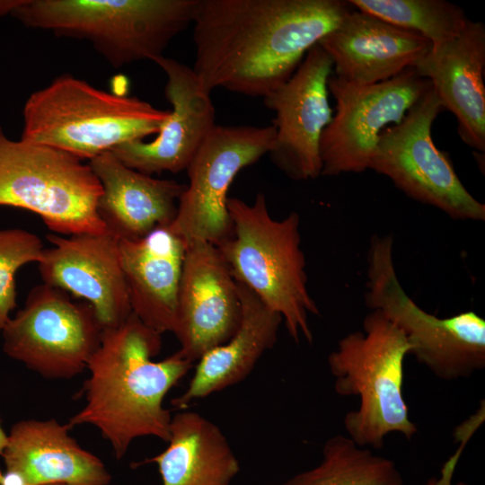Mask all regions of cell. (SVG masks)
<instances>
[{
	"label": "cell",
	"mask_w": 485,
	"mask_h": 485,
	"mask_svg": "<svg viewBox=\"0 0 485 485\" xmlns=\"http://www.w3.org/2000/svg\"><path fill=\"white\" fill-rule=\"evenodd\" d=\"M341 0H200L192 69L203 86L266 97L351 10Z\"/></svg>",
	"instance_id": "cell-1"
},
{
	"label": "cell",
	"mask_w": 485,
	"mask_h": 485,
	"mask_svg": "<svg viewBox=\"0 0 485 485\" xmlns=\"http://www.w3.org/2000/svg\"><path fill=\"white\" fill-rule=\"evenodd\" d=\"M161 335L131 313L119 325L103 329L100 345L87 363L85 403L66 424L70 428H98L118 460L138 437L169 439L172 416L163 400L193 362L179 350L153 360L162 348Z\"/></svg>",
	"instance_id": "cell-2"
},
{
	"label": "cell",
	"mask_w": 485,
	"mask_h": 485,
	"mask_svg": "<svg viewBox=\"0 0 485 485\" xmlns=\"http://www.w3.org/2000/svg\"><path fill=\"white\" fill-rule=\"evenodd\" d=\"M227 208L232 234L216 246L234 278L281 315L295 343L311 344L309 315L320 311L307 288L298 214L274 219L262 193L251 204L229 198Z\"/></svg>",
	"instance_id": "cell-3"
},
{
	"label": "cell",
	"mask_w": 485,
	"mask_h": 485,
	"mask_svg": "<svg viewBox=\"0 0 485 485\" xmlns=\"http://www.w3.org/2000/svg\"><path fill=\"white\" fill-rule=\"evenodd\" d=\"M169 114L137 96L109 93L62 74L26 100L21 138L90 161L157 134Z\"/></svg>",
	"instance_id": "cell-4"
},
{
	"label": "cell",
	"mask_w": 485,
	"mask_h": 485,
	"mask_svg": "<svg viewBox=\"0 0 485 485\" xmlns=\"http://www.w3.org/2000/svg\"><path fill=\"white\" fill-rule=\"evenodd\" d=\"M200 0H23L12 16L25 27L84 40L114 68L163 56L192 24Z\"/></svg>",
	"instance_id": "cell-5"
},
{
	"label": "cell",
	"mask_w": 485,
	"mask_h": 485,
	"mask_svg": "<svg viewBox=\"0 0 485 485\" xmlns=\"http://www.w3.org/2000/svg\"><path fill=\"white\" fill-rule=\"evenodd\" d=\"M411 350L404 333L382 312L372 310L363 331L341 338L330 353L336 393L359 399L358 408L343 419L348 436L359 446L381 449L391 433L410 440L418 432L403 395L404 361Z\"/></svg>",
	"instance_id": "cell-6"
},
{
	"label": "cell",
	"mask_w": 485,
	"mask_h": 485,
	"mask_svg": "<svg viewBox=\"0 0 485 485\" xmlns=\"http://www.w3.org/2000/svg\"><path fill=\"white\" fill-rule=\"evenodd\" d=\"M89 163L63 150L9 138L0 126V206L38 215L57 234L109 233Z\"/></svg>",
	"instance_id": "cell-7"
},
{
	"label": "cell",
	"mask_w": 485,
	"mask_h": 485,
	"mask_svg": "<svg viewBox=\"0 0 485 485\" xmlns=\"http://www.w3.org/2000/svg\"><path fill=\"white\" fill-rule=\"evenodd\" d=\"M392 235H373L367 257L366 304L405 335L411 354L444 381L468 378L485 367V320L474 311L440 318L420 308L401 285Z\"/></svg>",
	"instance_id": "cell-8"
},
{
	"label": "cell",
	"mask_w": 485,
	"mask_h": 485,
	"mask_svg": "<svg viewBox=\"0 0 485 485\" xmlns=\"http://www.w3.org/2000/svg\"><path fill=\"white\" fill-rule=\"evenodd\" d=\"M443 110L431 85L401 122L381 132L369 169L454 220L484 221L485 205L465 189L448 155L434 144L432 125Z\"/></svg>",
	"instance_id": "cell-9"
},
{
	"label": "cell",
	"mask_w": 485,
	"mask_h": 485,
	"mask_svg": "<svg viewBox=\"0 0 485 485\" xmlns=\"http://www.w3.org/2000/svg\"><path fill=\"white\" fill-rule=\"evenodd\" d=\"M3 349L47 379H71L86 369L103 328L86 302L45 283L3 328Z\"/></svg>",
	"instance_id": "cell-10"
},
{
	"label": "cell",
	"mask_w": 485,
	"mask_h": 485,
	"mask_svg": "<svg viewBox=\"0 0 485 485\" xmlns=\"http://www.w3.org/2000/svg\"><path fill=\"white\" fill-rule=\"evenodd\" d=\"M275 136L273 125L214 128L186 169L189 183L170 225L186 246L194 242L217 245L232 234L230 186L241 170L269 154Z\"/></svg>",
	"instance_id": "cell-11"
},
{
	"label": "cell",
	"mask_w": 485,
	"mask_h": 485,
	"mask_svg": "<svg viewBox=\"0 0 485 485\" xmlns=\"http://www.w3.org/2000/svg\"><path fill=\"white\" fill-rule=\"evenodd\" d=\"M430 87L413 67L370 85L350 84L331 75L328 91L336 111L321 137V176L369 169L381 132L401 122Z\"/></svg>",
	"instance_id": "cell-12"
},
{
	"label": "cell",
	"mask_w": 485,
	"mask_h": 485,
	"mask_svg": "<svg viewBox=\"0 0 485 485\" xmlns=\"http://www.w3.org/2000/svg\"><path fill=\"white\" fill-rule=\"evenodd\" d=\"M332 68L330 57L317 43L293 75L264 97L265 105L275 112L276 136L269 154L294 180L321 176V137L333 116L328 99Z\"/></svg>",
	"instance_id": "cell-13"
},
{
	"label": "cell",
	"mask_w": 485,
	"mask_h": 485,
	"mask_svg": "<svg viewBox=\"0 0 485 485\" xmlns=\"http://www.w3.org/2000/svg\"><path fill=\"white\" fill-rule=\"evenodd\" d=\"M241 319L238 287L217 247L207 242L186 246L173 332L179 351L198 360L226 342Z\"/></svg>",
	"instance_id": "cell-14"
},
{
	"label": "cell",
	"mask_w": 485,
	"mask_h": 485,
	"mask_svg": "<svg viewBox=\"0 0 485 485\" xmlns=\"http://www.w3.org/2000/svg\"><path fill=\"white\" fill-rule=\"evenodd\" d=\"M153 62L166 75L164 93L172 109L153 141H132L110 151L128 167L152 176L186 170L216 126L210 92L194 70L164 56Z\"/></svg>",
	"instance_id": "cell-15"
},
{
	"label": "cell",
	"mask_w": 485,
	"mask_h": 485,
	"mask_svg": "<svg viewBox=\"0 0 485 485\" xmlns=\"http://www.w3.org/2000/svg\"><path fill=\"white\" fill-rule=\"evenodd\" d=\"M47 239L52 246L38 262L43 283L88 303L103 329L126 321L132 312L119 240L110 233L51 234Z\"/></svg>",
	"instance_id": "cell-16"
},
{
	"label": "cell",
	"mask_w": 485,
	"mask_h": 485,
	"mask_svg": "<svg viewBox=\"0 0 485 485\" xmlns=\"http://www.w3.org/2000/svg\"><path fill=\"white\" fill-rule=\"evenodd\" d=\"M319 45L332 62L334 76L356 85L398 75L432 47L422 36L357 9L348 11Z\"/></svg>",
	"instance_id": "cell-17"
},
{
	"label": "cell",
	"mask_w": 485,
	"mask_h": 485,
	"mask_svg": "<svg viewBox=\"0 0 485 485\" xmlns=\"http://www.w3.org/2000/svg\"><path fill=\"white\" fill-rule=\"evenodd\" d=\"M412 67L431 83L444 109L455 116L462 140L484 154V24L468 19L457 37L431 47Z\"/></svg>",
	"instance_id": "cell-18"
},
{
	"label": "cell",
	"mask_w": 485,
	"mask_h": 485,
	"mask_svg": "<svg viewBox=\"0 0 485 485\" xmlns=\"http://www.w3.org/2000/svg\"><path fill=\"white\" fill-rule=\"evenodd\" d=\"M88 163L101 187L97 210L110 234L137 240L172 223L186 184L139 172L111 152Z\"/></svg>",
	"instance_id": "cell-19"
},
{
	"label": "cell",
	"mask_w": 485,
	"mask_h": 485,
	"mask_svg": "<svg viewBox=\"0 0 485 485\" xmlns=\"http://www.w3.org/2000/svg\"><path fill=\"white\" fill-rule=\"evenodd\" d=\"M119 246L132 313L160 334L173 332L185 242L166 225Z\"/></svg>",
	"instance_id": "cell-20"
},
{
	"label": "cell",
	"mask_w": 485,
	"mask_h": 485,
	"mask_svg": "<svg viewBox=\"0 0 485 485\" xmlns=\"http://www.w3.org/2000/svg\"><path fill=\"white\" fill-rule=\"evenodd\" d=\"M55 419L14 423L1 454L5 469L20 472L29 485H109L102 461L69 435Z\"/></svg>",
	"instance_id": "cell-21"
},
{
	"label": "cell",
	"mask_w": 485,
	"mask_h": 485,
	"mask_svg": "<svg viewBox=\"0 0 485 485\" xmlns=\"http://www.w3.org/2000/svg\"><path fill=\"white\" fill-rule=\"evenodd\" d=\"M236 283L241 303L238 328L226 342L211 348L198 359L187 389L172 400V405L178 410L243 381L278 340L283 322L281 315L246 287Z\"/></svg>",
	"instance_id": "cell-22"
},
{
	"label": "cell",
	"mask_w": 485,
	"mask_h": 485,
	"mask_svg": "<svg viewBox=\"0 0 485 485\" xmlns=\"http://www.w3.org/2000/svg\"><path fill=\"white\" fill-rule=\"evenodd\" d=\"M167 443L157 455L136 463H155L163 485H230L240 471L222 430L199 413L172 416Z\"/></svg>",
	"instance_id": "cell-23"
},
{
	"label": "cell",
	"mask_w": 485,
	"mask_h": 485,
	"mask_svg": "<svg viewBox=\"0 0 485 485\" xmlns=\"http://www.w3.org/2000/svg\"><path fill=\"white\" fill-rule=\"evenodd\" d=\"M318 465L297 473L282 485H403L395 463L359 446L349 436L326 440Z\"/></svg>",
	"instance_id": "cell-24"
},
{
	"label": "cell",
	"mask_w": 485,
	"mask_h": 485,
	"mask_svg": "<svg viewBox=\"0 0 485 485\" xmlns=\"http://www.w3.org/2000/svg\"><path fill=\"white\" fill-rule=\"evenodd\" d=\"M355 9L415 32L437 47L455 37L468 18L459 5L445 0H349Z\"/></svg>",
	"instance_id": "cell-25"
},
{
	"label": "cell",
	"mask_w": 485,
	"mask_h": 485,
	"mask_svg": "<svg viewBox=\"0 0 485 485\" xmlns=\"http://www.w3.org/2000/svg\"><path fill=\"white\" fill-rule=\"evenodd\" d=\"M45 248L33 233L20 229H0V331L16 307L15 274L31 262H39Z\"/></svg>",
	"instance_id": "cell-26"
},
{
	"label": "cell",
	"mask_w": 485,
	"mask_h": 485,
	"mask_svg": "<svg viewBox=\"0 0 485 485\" xmlns=\"http://www.w3.org/2000/svg\"><path fill=\"white\" fill-rule=\"evenodd\" d=\"M0 485H29L27 480L18 472L0 469Z\"/></svg>",
	"instance_id": "cell-27"
},
{
	"label": "cell",
	"mask_w": 485,
	"mask_h": 485,
	"mask_svg": "<svg viewBox=\"0 0 485 485\" xmlns=\"http://www.w3.org/2000/svg\"><path fill=\"white\" fill-rule=\"evenodd\" d=\"M23 0H0V17L12 14Z\"/></svg>",
	"instance_id": "cell-28"
},
{
	"label": "cell",
	"mask_w": 485,
	"mask_h": 485,
	"mask_svg": "<svg viewBox=\"0 0 485 485\" xmlns=\"http://www.w3.org/2000/svg\"><path fill=\"white\" fill-rule=\"evenodd\" d=\"M7 443V434L4 431L0 422V455L2 454Z\"/></svg>",
	"instance_id": "cell-29"
},
{
	"label": "cell",
	"mask_w": 485,
	"mask_h": 485,
	"mask_svg": "<svg viewBox=\"0 0 485 485\" xmlns=\"http://www.w3.org/2000/svg\"><path fill=\"white\" fill-rule=\"evenodd\" d=\"M425 485H437L436 478H431L429 479ZM455 485H471L464 481H459Z\"/></svg>",
	"instance_id": "cell-30"
},
{
	"label": "cell",
	"mask_w": 485,
	"mask_h": 485,
	"mask_svg": "<svg viewBox=\"0 0 485 485\" xmlns=\"http://www.w3.org/2000/svg\"><path fill=\"white\" fill-rule=\"evenodd\" d=\"M49 485H62V484H49Z\"/></svg>",
	"instance_id": "cell-31"
}]
</instances>
